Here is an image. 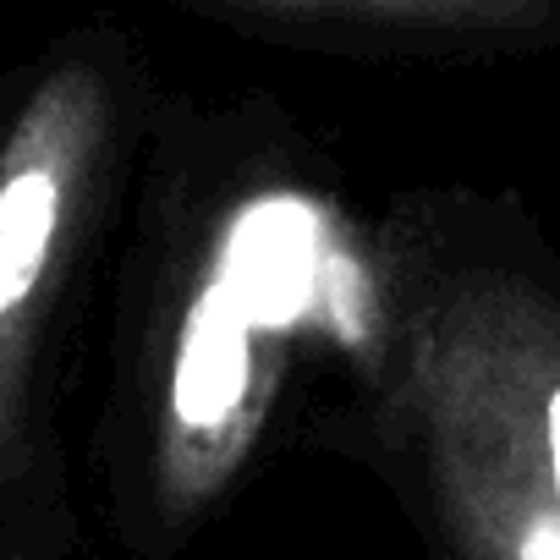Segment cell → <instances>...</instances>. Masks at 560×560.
I'll return each instance as SVG.
<instances>
[{"mask_svg":"<svg viewBox=\"0 0 560 560\" xmlns=\"http://www.w3.org/2000/svg\"><path fill=\"white\" fill-rule=\"evenodd\" d=\"M154 269L138 347L116 385L121 522L149 549L176 544L253 456L298 352L390 363V280L341 209L298 182L231 187L192 247Z\"/></svg>","mask_w":560,"mask_h":560,"instance_id":"cell-1","label":"cell"},{"mask_svg":"<svg viewBox=\"0 0 560 560\" xmlns=\"http://www.w3.org/2000/svg\"><path fill=\"white\" fill-rule=\"evenodd\" d=\"M127 56L50 45L0 100V505L61 511L45 363L127 143Z\"/></svg>","mask_w":560,"mask_h":560,"instance_id":"cell-2","label":"cell"},{"mask_svg":"<svg viewBox=\"0 0 560 560\" xmlns=\"http://www.w3.org/2000/svg\"><path fill=\"white\" fill-rule=\"evenodd\" d=\"M225 18L242 23V28H269L280 39L308 34L314 45H336V39L374 45L396 23L401 28V45H418V50H434V45L472 50L478 39L511 45L527 23L533 28H555L549 12L489 7V0H478V7H456V0H434V7H407V0H390V7H242V12H225Z\"/></svg>","mask_w":560,"mask_h":560,"instance_id":"cell-3","label":"cell"},{"mask_svg":"<svg viewBox=\"0 0 560 560\" xmlns=\"http://www.w3.org/2000/svg\"><path fill=\"white\" fill-rule=\"evenodd\" d=\"M61 511H18L0 505V560H61Z\"/></svg>","mask_w":560,"mask_h":560,"instance_id":"cell-4","label":"cell"}]
</instances>
